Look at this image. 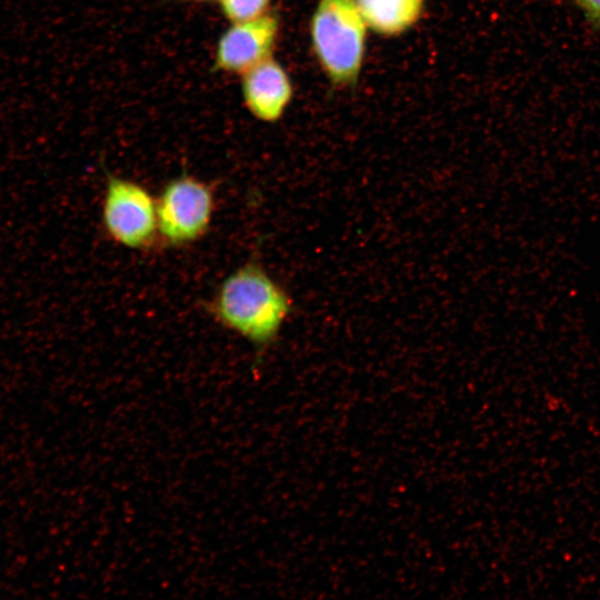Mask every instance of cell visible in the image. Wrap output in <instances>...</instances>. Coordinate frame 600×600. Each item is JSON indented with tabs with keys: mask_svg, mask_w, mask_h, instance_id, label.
Returning a JSON list of instances; mask_svg holds the SVG:
<instances>
[{
	"mask_svg": "<svg viewBox=\"0 0 600 600\" xmlns=\"http://www.w3.org/2000/svg\"><path fill=\"white\" fill-rule=\"evenodd\" d=\"M176 1L194 2V3H211V2H217V0H176Z\"/></svg>",
	"mask_w": 600,
	"mask_h": 600,
	"instance_id": "10",
	"label": "cell"
},
{
	"mask_svg": "<svg viewBox=\"0 0 600 600\" xmlns=\"http://www.w3.org/2000/svg\"><path fill=\"white\" fill-rule=\"evenodd\" d=\"M240 93L253 118L274 123L292 100L293 84L286 68L271 57L240 76Z\"/></svg>",
	"mask_w": 600,
	"mask_h": 600,
	"instance_id": "6",
	"label": "cell"
},
{
	"mask_svg": "<svg viewBox=\"0 0 600 600\" xmlns=\"http://www.w3.org/2000/svg\"><path fill=\"white\" fill-rule=\"evenodd\" d=\"M581 9L587 20L596 27H600V0H573Z\"/></svg>",
	"mask_w": 600,
	"mask_h": 600,
	"instance_id": "9",
	"label": "cell"
},
{
	"mask_svg": "<svg viewBox=\"0 0 600 600\" xmlns=\"http://www.w3.org/2000/svg\"><path fill=\"white\" fill-rule=\"evenodd\" d=\"M373 32L396 37L411 29L422 17L426 0H356Z\"/></svg>",
	"mask_w": 600,
	"mask_h": 600,
	"instance_id": "7",
	"label": "cell"
},
{
	"mask_svg": "<svg viewBox=\"0 0 600 600\" xmlns=\"http://www.w3.org/2000/svg\"><path fill=\"white\" fill-rule=\"evenodd\" d=\"M229 23L257 19L270 12L271 0H217Z\"/></svg>",
	"mask_w": 600,
	"mask_h": 600,
	"instance_id": "8",
	"label": "cell"
},
{
	"mask_svg": "<svg viewBox=\"0 0 600 600\" xmlns=\"http://www.w3.org/2000/svg\"><path fill=\"white\" fill-rule=\"evenodd\" d=\"M367 23L356 0H319L310 19L314 56L332 84L357 83L366 51Z\"/></svg>",
	"mask_w": 600,
	"mask_h": 600,
	"instance_id": "2",
	"label": "cell"
},
{
	"mask_svg": "<svg viewBox=\"0 0 600 600\" xmlns=\"http://www.w3.org/2000/svg\"><path fill=\"white\" fill-rule=\"evenodd\" d=\"M221 327L259 348L270 346L292 310L287 291L257 261L230 272L206 303Z\"/></svg>",
	"mask_w": 600,
	"mask_h": 600,
	"instance_id": "1",
	"label": "cell"
},
{
	"mask_svg": "<svg viewBox=\"0 0 600 600\" xmlns=\"http://www.w3.org/2000/svg\"><path fill=\"white\" fill-rule=\"evenodd\" d=\"M280 31L277 13L230 23L219 36L212 59V71L241 76L272 57Z\"/></svg>",
	"mask_w": 600,
	"mask_h": 600,
	"instance_id": "5",
	"label": "cell"
},
{
	"mask_svg": "<svg viewBox=\"0 0 600 600\" xmlns=\"http://www.w3.org/2000/svg\"><path fill=\"white\" fill-rule=\"evenodd\" d=\"M101 222L106 236L123 248L141 251L159 243L156 197L132 179L107 176Z\"/></svg>",
	"mask_w": 600,
	"mask_h": 600,
	"instance_id": "4",
	"label": "cell"
},
{
	"mask_svg": "<svg viewBox=\"0 0 600 600\" xmlns=\"http://www.w3.org/2000/svg\"><path fill=\"white\" fill-rule=\"evenodd\" d=\"M156 200L159 243L182 248L208 233L216 201L209 182L181 173L163 184Z\"/></svg>",
	"mask_w": 600,
	"mask_h": 600,
	"instance_id": "3",
	"label": "cell"
}]
</instances>
